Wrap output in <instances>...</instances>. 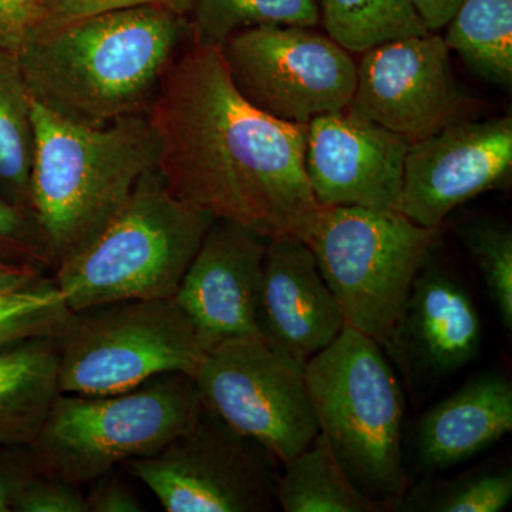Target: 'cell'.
<instances>
[{
	"label": "cell",
	"instance_id": "obj_3",
	"mask_svg": "<svg viewBox=\"0 0 512 512\" xmlns=\"http://www.w3.org/2000/svg\"><path fill=\"white\" fill-rule=\"evenodd\" d=\"M35 154L30 211L55 269L90 244L158 165V138L147 113L101 127L60 119L33 101Z\"/></svg>",
	"mask_w": 512,
	"mask_h": 512
},
{
	"label": "cell",
	"instance_id": "obj_36",
	"mask_svg": "<svg viewBox=\"0 0 512 512\" xmlns=\"http://www.w3.org/2000/svg\"><path fill=\"white\" fill-rule=\"evenodd\" d=\"M165 2H167L168 8L173 9L174 12L178 13V15L185 16V18H187L194 0H165Z\"/></svg>",
	"mask_w": 512,
	"mask_h": 512
},
{
	"label": "cell",
	"instance_id": "obj_18",
	"mask_svg": "<svg viewBox=\"0 0 512 512\" xmlns=\"http://www.w3.org/2000/svg\"><path fill=\"white\" fill-rule=\"evenodd\" d=\"M511 430V380L503 373H478L423 414L414 430V457L423 470H448Z\"/></svg>",
	"mask_w": 512,
	"mask_h": 512
},
{
	"label": "cell",
	"instance_id": "obj_27",
	"mask_svg": "<svg viewBox=\"0 0 512 512\" xmlns=\"http://www.w3.org/2000/svg\"><path fill=\"white\" fill-rule=\"evenodd\" d=\"M70 316L72 311L52 276L28 289L0 295V346L32 338H57Z\"/></svg>",
	"mask_w": 512,
	"mask_h": 512
},
{
	"label": "cell",
	"instance_id": "obj_19",
	"mask_svg": "<svg viewBox=\"0 0 512 512\" xmlns=\"http://www.w3.org/2000/svg\"><path fill=\"white\" fill-rule=\"evenodd\" d=\"M60 393L56 338L0 346V446L28 447Z\"/></svg>",
	"mask_w": 512,
	"mask_h": 512
},
{
	"label": "cell",
	"instance_id": "obj_22",
	"mask_svg": "<svg viewBox=\"0 0 512 512\" xmlns=\"http://www.w3.org/2000/svg\"><path fill=\"white\" fill-rule=\"evenodd\" d=\"M448 50L474 74L494 84L512 83V0H464L447 23Z\"/></svg>",
	"mask_w": 512,
	"mask_h": 512
},
{
	"label": "cell",
	"instance_id": "obj_6",
	"mask_svg": "<svg viewBox=\"0 0 512 512\" xmlns=\"http://www.w3.org/2000/svg\"><path fill=\"white\" fill-rule=\"evenodd\" d=\"M204 409L194 377L164 373L126 392L60 393L28 453L36 473L93 483L134 458L154 456Z\"/></svg>",
	"mask_w": 512,
	"mask_h": 512
},
{
	"label": "cell",
	"instance_id": "obj_8",
	"mask_svg": "<svg viewBox=\"0 0 512 512\" xmlns=\"http://www.w3.org/2000/svg\"><path fill=\"white\" fill-rule=\"evenodd\" d=\"M62 393L126 392L164 373L194 377L207 350L173 299H137L72 312L56 338Z\"/></svg>",
	"mask_w": 512,
	"mask_h": 512
},
{
	"label": "cell",
	"instance_id": "obj_7",
	"mask_svg": "<svg viewBox=\"0 0 512 512\" xmlns=\"http://www.w3.org/2000/svg\"><path fill=\"white\" fill-rule=\"evenodd\" d=\"M440 234L399 211L322 207L306 244L346 325L383 346Z\"/></svg>",
	"mask_w": 512,
	"mask_h": 512
},
{
	"label": "cell",
	"instance_id": "obj_20",
	"mask_svg": "<svg viewBox=\"0 0 512 512\" xmlns=\"http://www.w3.org/2000/svg\"><path fill=\"white\" fill-rule=\"evenodd\" d=\"M276 481V503L285 512H382L350 480L328 441L318 434L311 446L284 464Z\"/></svg>",
	"mask_w": 512,
	"mask_h": 512
},
{
	"label": "cell",
	"instance_id": "obj_9",
	"mask_svg": "<svg viewBox=\"0 0 512 512\" xmlns=\"http://www.w3.org/2000/svg\"><path fill=\"white\" fill-rule=\"evenodd\" d=\"M278 464L261 443L204 407L163 450L123 466L167 512H268L278 507Z\"/></svg>",
	"mask_w": 512,
	"mask_h": 512
},
{
	"label": "cell",
	"instance_id": "obj_12",
	"mask_svg": "<svg viewBox=\"0 0 512 512\" xmlns=\"http://www.w3.org/2000/svg\"><path fill=\"white\" fill-rule=\"evenodd\" d=\"M466 107L450 50L430 32L362 53L348 109L413 143L460 121Z\"/></svg>",
	"mask_w": 512,
	"mask_h": 512
},
{
	"label": "cell",
	"instance_id": "obj_25",
	"mask_svg": "<svg viewBox=\"0 0 512 512\" xmlns=\"http://www.w3.org/2000/svg\"><path fill=\"white\" fill-rule=\"evenodd\" d=\"M511 500V468L481 466L456 477L409 485L393 511L500 512Z\"/></svg>",
	"mask_w": 512,
	"mask_h": 512
},
{
	"label": "cell",
	"instance_id": "obj_30",
	"mask_svg": "<svg viewBox=\"0 0 512 512\" xmlns=\"http://www.w3.org/2000/svg\"><path fill=\"white\" fill-rule=\"evenodd\" d=\"M164 5L165 0H39L36 28H53L137 6ZM35 28V29H36ZM33 32V30H32Z\"/></svg>",
	"mask_w": 512,
	"mask_h": 512
},
{
	"label": "cell",
	"instance_id": "obj_11",
	"mask_svg": "<svg viewBox=\"0 0 512 512\" xmlns=\"http://www.w3.org/2000/svg\"><path fill=\"white\" fill-rule=\"evenodd\" d=\"M202 406L285 464L319 434L303 366L258 338L208 350L194 375Z\"/></svg>",
	"mask_w": 512,
	"mask_h": 512
},
{
	"label": "cell",
	"instance_id": "obj_10",
	"mask_svg": "<svg viewBox=\"0 0 512 512\" xmlns=\"http://www.w3.org/2000/svg\"><path fill=\"white\" fill-rule=\"evenodd\" d=\"M235 89L285 123L306 126L350 106L357 63L328 35L303 26L264 25L221 47Z\"/></svg>",
	"mask_w": 512,
	"mask_h": 512
},
{
	"label": "cell",
	"instance_id": "obj_15",
	"mask_svg": "<svg viewBox=\"0 0 512 512\" xmlns=\"http://www.w3.org/2000/svg\"><path fill=\"white\" fill-rule=\"evenodd\" d=\"M266 242L258 232L221 218L202 239L174 301L207 352L227 340L262 339L259 291Z\"/></svg>",
	"mask_w": 512,
	"mask_h": 512
},
{
	"label": "cell",
	"instance_id": "obj_14",
	"mask_svg": "<svg viewBox=\"0 0 512 512\" xmlns=\"http://www.w3.org/2000/svg\"><path fill=\"white\" fill-rule=\"evenodd\" d=\"M410 141L346 109L306 124L305 170L320 207L399 211Z\"/></svg>",
	"mask_w": 512,
	"mask_h": 512
},
{
	"label": "cell",
	"instance_id": "obj_1",
	"mask_svg": "<svg viewBox=\"0 0 512 512\" xmlns=\"http://www.w3.org/2000/svg\"><path fill=\"white\" fill-rule=\"evenodd\" d=\"M147 116L175 197L262 237L306 242L322 211L306 177V126L248 103L221 49L184 47Z\"/></svg>",
	"mask_w": 512,
	"mask_h": 512
},
{
	"label": "cell",
	"instance_id": "obj_16",
	"mask_svg": "<svg viewBox=\"0 0 512 512\" xmlns=\"http://www.w3.org/2000/svg\"><path fill=\"white\" fill-rule=\"evenodd\" d=\"M481 340L483 325L470 292L430 256L382 348L409 384L427 386L474 362Z\"/></svg>",
	"mask_w": 512,
	"mask_h": 512
},
{
	"label": "cell",
	"instance_id": "obj_13",
	"mask_svg": "<svg viewBox=\"0 0 512 512\" xmlns=\"http://www.w3.org/2000/svg\"><path fill=\"white\" fill-rule=\"evenodd\" d=\"M512 173V119L460 120L410 143L399 212L441 228L458 205L505 187Z\"/></svg>",
	"mask_w": 512,
	"mask_h": 512
},
{
	"label": "cell",
	"instance_id": "obj_4",
	"mask_svg": "<svg viewBox=\"0 0 512 512\" xmlns=\"http://www.w3.org/2000/svg\"><path fill=\"white\" fill-rule=\"evenodd\" d=\"M319 433L350 480L383 511L406 493L404 394L382 346L343 326L303 366Z\"/></svg>",
	"mask_w": 512,
	"mask_h": 512
},
{
	"label": "cell",
	"instance_id": "obj_32",
	"mask_svg": "<svg viewBox=\"0 0 512 512\" xmlns=\"http://www.w3.org/2000/svg\"><path fill=\"white\" fill-rule=\"evenodd\" d=\"M86 494L89 512H140L143 504L130 484L116 471L104 474L93 481Z\"/></svg>",
	"mask_w": 512,
	"mask_h": 512
},
{
	"label": "cell",
	"instance_id": "obj_21",
	"mask_svg": "<svg viewBox=\"0 0 512 512\" xmlns=\"http://www.w3.org/2000/svg\"><path fill=\"white\" fill-rule=\"evenodd\" d=\"M33 154V100L18 57L0 50V197L28 211Z\"/></svg>",
	"mask_w": 512,
	"mask_h": 512
},
{
	"label": "cell",
	"instance_id": "obj_17",
	"mask_svg": "<svg viewBox=\"0 0 512 512\" xmlns=\"http://www.w3.org/2000/svg\"><path fill=\"white\" fill-rule=\"evenodd\" d=\"M345 323L309 245L295 237L269 238L259 291L264 342L305 366L338 338Z\"/></svg>",
	"mask_w": 512,
	"mask_h": 512
},
{
	"label": "cell",
	"instance_id": "obj_34",
	"mask_svg": "<svg viewBox=\"0 0 512 512\" xmlns=\"http://www.w3.org/2000/svg\"><path fill=\"white\" fill-rule=\"evenodd\" d=\"M49 272L40 271L32 266L8 264L0 261V295L22 291L42 282Z\"/></svg>",
	"mask_w": 512,
	"mask_h": 512
},
{
	"label": "cell",
	"instance_id": "obj_24",
	"mask_svg": "<svg viewBox=\"0 0 512 512\" xmlns=\"http://www.w3.org/2000/svg\"><path fill=\"white\" fill-rule=\"evenodd\" d=\"M188 15L192 45L221 49L232 36L264 25L315 28L318 0H194Z\"/></svg>",
	"mask_w": 512,
	"mask_h": 512
},
{
	"label": "cell",
	"instance_id": "obj_31",
	"mask_svg": "<svg viewBox=\"0 0 512 512\" xmlns=\"http://www.w3.org/2000/svg\"><path fill=\"white\" fill-rule=\"evenodd\" d=\"M39 20V0H0V50L18 55Z\"/></svg>",
	"mask_w": 512,
	"mask_h": 512
},
{
	"label": "cell",
	"instance_id": "obj_33",
	"mask_svg": "<svg viewBox=\"0 0 512 512\" xmlns=\"http://www.w3.org/2000/svg\"><path fill=\"white\" fill-rule=\"evenodd\" d=\"M33 473L28 448L0 446V512H13L16 498Z\"/></svg>",
	"mask_w": 512,
	"mask_h": 512
},
{
	"label": "cell",
	"instance_id": "obj_29",
	"mask_svg": "<svg viewBox=\"0 0 512 512\" xmlns=\"http://www.w3.org/2000/svg\"><path fill=\"white\" fill-rule=\"evenodd\" d=\"M13 512H89L80 485L33 473L16 498Z\"/></svg>",
	"mask_w": 512,
	"mask_h": 512
},
{
	"label": "cell",
	"instance_id": "obj_2",
	"mask_svg": "<svg viewBox=\"0 0 512 512\" xmlns=\"http://www.w3.org/2000/svg\"><path fill=\"white\" fill-rule=\"evenodd\" d=\"M187 37L185 16L164 5L137 6L33 29L16 57L36 104L101 127L147 113Z\"/></svg>",
	"mask_w": 512,
	"mask_h": 512
},
{
	"label": "cell",
	"instance_id": "obj_35",
	"mask_svg": "<svg viewBox=\"0 0 512 512\" xmlns=\"http://www.w3.org/2000/svg\"><path fill=\"white\" fill-rule=\"evenodd\" d=\"M464 0H412L414 8L430 32H436L450 22Z\"/></svg>",
	"mask_w": 512,
	"mask_h": 512
},
{
	"label": "cell",
	"instance_id": "obj_28",
	"mask_svg": "<svg viewBox=\"0 0 512 512\" xmlns=\"http://www.w3.org/2000/svg\"><path fill=\"white\" fill-rule=\"evenodd\" d=\"M0 261L55 271V261L35 215L0 197Z\"/></svg>",
	"mask_w": 512,
	"mask_h": 512
},
{
	"label": "cell",
	"instance_id": "obj_5",
	"mask_svg": "<svg viewBox=\"0 0 512 512\" xmlns=\"http://www.w3.org/2000/svg\"><path fill=\"white\" fill-rule=\"evenodd\" d=\"M215 220L175 197L154 168L140 178L116 218L57 266L53 281L72 312L137 299H173Z\"/></svg>",
	"mask_w": 512,
	"mask_h": 512
},
{
	"label": "cell",
	"instance_id": "obj_26",
	"mask_svg": "<svg viewBox=\"0 0 512 512\" xmlns=\"http://www.w3.org/2000/svg\"><path fill=\"white\" fill-rule=\"evenodd\" d=\"M497 309L504 329L512 330V231L493 218H474L458 228Z\"/></svg>",
	"mask_w": 512,
	"mask_h": 512
},
{
	"label": "cell",
	"instance_id": "obj_23",
	"mask_svg": "<svg viewBox=\"0 0 512 512\" xmlns=\"http://www.w3.org/2000/svg\"><path fill=\"white\" fill-rule=\"evenodd\" d=\"M319 22L349 53L430 33L412 0H320Z\"/></svg>",
	"mask_w": 512,
	"mask_h": 512
}]
</instances>
